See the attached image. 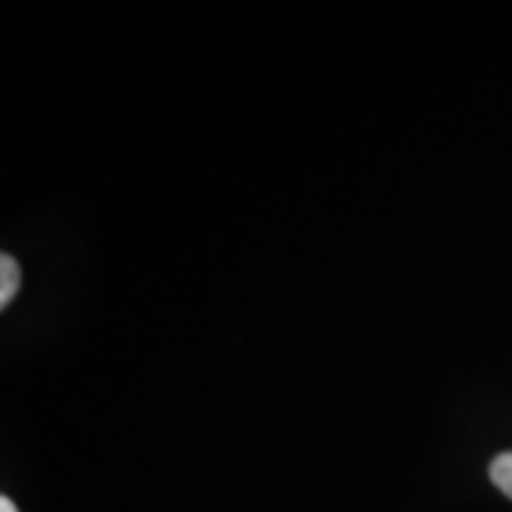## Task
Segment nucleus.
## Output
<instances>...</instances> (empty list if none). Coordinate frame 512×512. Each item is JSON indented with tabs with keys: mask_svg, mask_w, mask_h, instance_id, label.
<instances>
[{
	"mask_svg": "<svg viewBox=\"0 0 512 512\" xmlns=\"http://www.w3.org/2000/svg\"><path fill=\"white\" fill-rule=\"evenodd\" d=\"M20 288V268L9 254L0 256V305L6 308Z\"/></svg>",
	"mask_w": 512,
	"mask_h": 512,
	"instance_id": "1",
	"label": "nucleus"
},
{
	"mask_svg": "<svg viewBox=\"0 0 512 512\" xmlns=\"http://www.w3.org/2000/svg\"><path fill=\"white\" fill-rule=\"evenodd\" d=\"M490 478H493V484L501 493L507 495V498H512V450L493 458V464H490Z\"/></svg>",
	"mask_w": 512,
	"mask_h": 512,
	"instance_id": "2",
	"label": "nucleus"
},
{
	"mask_svg": "<svg viewBox=\"0 0 512 512\" xmlns=\"http://www.w3.org/2000/svg\"><path fill=\"white\" fill-rule=\"evenodd\" d=\"M0 512H18V507H15V501H12V498H6V495H3V498H0Z\"/></svg>",
	"mask_w": 512,
	"mask_h": 512,
	"instance_id": "3",
	"label": "nucleus"
}]
</instances>
